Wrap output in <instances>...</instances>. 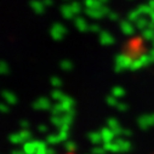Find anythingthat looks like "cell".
Returning <instances> with one entry per match:
<instances>
[{"instance_id":"1","label":"cell","mask_w":154,"mask_h":154,"mask_svg":"<svg viewBox=\"0 0 154 154\" xmlns=\"http://www.w3.org/2000/svg\"><path fill=\"white\" fill-rule=\"evenodd\" d=\"M63 154H75L74 152H66V153H63Z\"/></svg>"}]
</instances>
